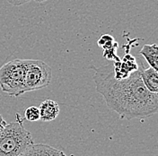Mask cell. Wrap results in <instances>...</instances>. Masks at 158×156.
I'll return each instance as SVG.
<instances>
[{
    "mask_svg": "<svg viewBox=\"0 0 158 156\" xmlns=\"http://www.w3.org/2000/svg\"><path fill=\"white\" fill-rule=\"evenodd\" d=\"M93 69L96 91L103 97L109 109L121 119L148 117L157 112L158 94L145 86L139 68L121 79L114 77L112 63Z\"/></svg>",
    "mask_w": 158,
    "mask_h": 156,
    "instance_id": "obj_1",
    "label": "cell"
},
{
    "mask_svg": "<svg viewBox=\"0 0 158 156\" xmlns=\"http://www.w3.org/2000/svg\"><path fill=\"white\" fill-rule=\"evenodd\" d=\"M17 117V121L6 124L0 133V156H22L33 144L31 133Z\"/></svg>",
    "mask_w": 158,
    "mask_h": 156,
    "instance_id": "obj_2",
    "label": "cell"
},
{
    "mask_svg": "<svg viewBox=\"0 0 158 156\" xmlns=\"http://www.w3.org/2000/svg\"><path fill=\"white\" fill-rule=\"evenodd\" d=\"M28 59H14L0 68V88L9 96L23 94V80Z\"/></svg>",
    "mask_w": 158,
    "mask_h": 156,
    "instance_id": "obj_3",
    "label": "cell"
},
{
    "mask_svg": "<svg viewBox=\"0 0 158 156\" xmlns=\"http://www.w3.org/2000/svg\"><path fill=\"white\" fill-rule=\"evenodd\" d=\"M52 78V70L41 60L28 59L27 68L23 80V92L40 90L49 86Z\"/></svg>",
    "mask_w": 158,
    "mask_h": 156,
    "instance_id": "obj_4",
    "label": "cell"
},
{
    "mask_svg": "<svg viewBox=\"0 0 158 156\" xmlns=\"http://www.w3.org/2000/svg\"><path fill=\"white\" fill-rule=\"evenodd\" d=\"M22 156H67L66 154L59 149L45 145L32 144L23 154Z\"/></svg>",
    "mask_w": 158,
    "mask_h": 156,
    "instance_id": "obj_5",
    "label": "cell"
},
{
    "mask_svg": "<svg viewBox=\"0 0 158 156\" xmlns=\"http://www.w3.org/2000/svg\"><path fill=\"white\" fill-rule=\"evenodd\" d=\"M40 120L49 122L54 120L59 114L58 102L53 100H46L40 103L39 107Z\"/></svg>",
    "mask_w": 158,
    "mask_h": 156,
    "instance_id": "obj_6",
    "label": "cell"
},
{
    "mask_svg": "<svg viewBox=\"0 0 158 156\" xmlns=\"http://www.w3.org/2000/svg\"><path fill=\"white\" fill-rule=\"evenodd\" d=\"M140 76L142 79L143 84L147 87L148 91L151 92H158V73L157 70L153 68L148 69L139 68Z\"/></svg>",
    "mask_w": 158,
    "mask_h": 156,
    "instance_id": "obj_7",
    "label": "cell"
},
{
    "mask_svg": "<svg viewBox=\"0 0 158 156\" xmlns=\"http://www.w3.org/2000/svg\"><path fill=\"white\" fill-rule=\"evenodd\" d=\"M140 55L144 57L149 66L156 70L158 69V48L156 43L146 44L140 50Z\"/></svg>",
    "mask_w": 158,
    "mask_h": 156,
    "instance_id": "obj_8",
    "label": "cell"
},
{
    "mask_svg": "<svg viewBox=\"0 0 158 156\" xmlns=\"http://www.w3.org/2000/svg\"><path fill=\"white\" fill-rule=\"evenodd\" d=\"M24 118L31 122L40 120V110L39 108L35 106L28 107L24 111Z\"/></svg>",
    "mask_w": 158,
    "mask_h": 156,
    "instance_id": "obj_9",
    "label": "cell"
},
{
    "mask_svg": "<svg viewBox=\"0 0 158 156\" xmlns=\"http://www.w3.org/2000/svg\"><path fill=\"white\" fill-rule=\"evenodd\" d=\"M115 42L116 41H115L114 38L111 35H109V34H103L98 39L99 47L102 48L103 50L111 48L114 45Z\"/></svg>",
    "mask_w": 158,
    "mask_h": 156,
    "instance_id": "obj_10",
    "label": "cell"
},
{
    "mask_svg": "<svg viewBox=\"0 0 158 156\" xmlns=\"http://www.w3.org/2000/svg\"><path fill=\"white\" fill-rule=\"evenodd\" d=\"M117 48H118V43L115 42L114 45L108 49H104L103 50V57L108 60L110 61H118L120 60V59L117 56Z\"/></svg>",
    "mask_w": 158,
    "mask_h": 156,
    "instance_id": "obj_11",
    "label": "cell"
},
{
    "mask_svg": "<svg viewBox=\"0 0 158 156\" xmlns=\"http://www.w3.org/2000/svg\"><path fill=\"white\" fill-rule=\"evenodd\" d=\"M9 4H11L12 6H19L22 5H24L26 3L30 2L31 0H6Z\"/></svg>",
    "mask_w": 158,
    "mask_h": 156,
    "instance_id": "obj_12",
    "label": "cell"
},
{
    "mask_svg": "<svg viewBox=\"0 0 158 156\" xmlns=\"http://www.w3.org/2000/svg\"><path fill=\"white\" fill-rule=\"evenodd\" d=\"M6 121L4 119V117H3V116L0 114V133L2 132V130L5 128V127L6 126Z\"/></svg>",
    "mask_w": 158,
    "mask_h": 156,
    "instance_id": "obj_13",
    "label": "cell"
},
{
    "mask_svg": "<svg viewBox=\"0 0 158 156\" xmlns=\"http://www.w3.org/2000/svg\"><path fill=\"white\" fill-rule=\"evenodd\" d=\"M33 1H35V2H37V3H43V2H45V1H47V0H33Z\"/></svg>",
    "mask_w": 158,
    "mask_h": 156,
    "instance_id": "obj_14",
    "label": "cell"
}]
</instances>
